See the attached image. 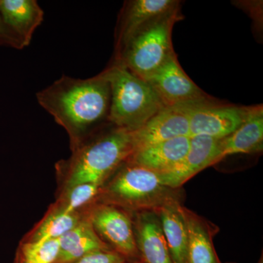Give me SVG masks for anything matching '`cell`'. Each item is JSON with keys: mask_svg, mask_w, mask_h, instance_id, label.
I'll use <instances>...</instances> for the list:
<instances>
[{"mask_svg": "<svg viewBox=\"0 0 263 263\" xmlns=\"http://www.w3.org/2000/svg\"><path fill=\"white\" fill-rule=\"evenodd\" d=\"M36 98L67 132L71 150L110 124V87L103 71L86 79L63 75L38 91Z\"/></svg>", "mask_w": 263, "mask_h": 263, "instance_id": "6da1fadb", "label": "cell"}, {"mask_svg": "<svg viewBox=\"0 0 263 263\" xmlns=\"http://www.w3.org/2000/svg\"><path fill=\"white\" fill-rule=\"evenodd\" d=\"M133 152L131 132L111 125L72 149L68 159L57 164L61 189L93 183L102 186Z\"/></svg>", "mask_w": 263, "mask_h": 263, "instance_id": "7a4b0ae2", "label": "cell"}, {"mask_svg": "<svg viewBox=\"0 0 263 263\" xmlns=\"http://www.w3.org/2000/svg\"><path fill=\"white\" fill-rule=\"evenodd\" d=\"M178 191L164 186L157 173L127 160L100 187L97 201L132 214L157 211L169 200L179 199Z\"/></svg>", "mask_w": 263, "mask_h": 263, "instance_id": "3957f363", "label": "cell"}, {"mask_svg": "<svg viewBox=\"0 0 263 263\" xmlns=\"http://www.w3.org/2000/svg\"><path fill=\"white\" fill-rule=\"evenodd\" d=\"M110 87L108 121L114 127L135 132L164 107L146 81L114 60L103 71Z\"/></svg>", "mask_w": 263, "mask_h": 263, "instance_id": "277c9868", "label": "cell"}, {"mask_svg": "<svg viewBox=\"0 0 263 263\" xmlns=\"http://www.w3.org/2000/svg\"><path fill=\"white\" fill-rule=\"evenodd\" d=\"M180 19L178 10L142 27L129 38L114 60L145 80L174 53L172 31Z\"/></svg>", "mask_w": 263, "mask_h": 263, "instance_id": "5b68a950", "label": "cell"}, {"mask_svg": "<svg viewBox=\"0 0 263 263\" xmlns=\"http://www.w3.org/2000/svg\"><path fill=\"white\" fill-rule=\"evenodd\" d=\"M87 216L98 236L127 260L140 259L132 214L121 208L96 201Z\"/></svg>", "mask_w": 263, "mask_h": 263, "instance_id": "8992f818", "label": "cell"}, {"mask_svg": "<svg viewBox=\"0 0 263 263\" xmlns=\"http://www.w3.org/2000/svg\"><path fill=\"white\" fill-rule=\"evenodd\" d=\"M144 81L150 85L164 106L211 99L186 75L175 52Z\"/></svg>", "mask_w": 263, "mask_h": 263, "instance_id": "52a82bcc", "label": "cell"}, {"mask_svg": "<svg viewBox=\"0 0 263 263\" xmlns=\"http://www.w3.org/2000/svg\"><path fill=\"white\" fill-rule=\"evenodd\" d=\"M250 107L215 103L211 99L197 102L190 121V138L208 136L222 139L240 127Z\"/></svg>", "mask_w": 263, "mask_h": 263, "instance_id": "ba28073f", "label": "cell"}, {"mask_svg": "<svg viewBox=\"0 0 263 263\" xmlns=\"http://www.w3.org/2000/svg\"><path fill=\"white\" fill-rule=\"evenodd\" d=\"M196 103L164 106L143 127L131 132L133 152L167 140L190 137V117Z\"/></svg>", "mask_w": 263, "mask_h": 263, "instance_id": "9c48e42d", "label": "cell"}, {"mask_svg": "<svg viewBox=\"0 0 263 263\" xmlns=\"http://www.w3.org/2000/svg\"><path fill=\"white\" fill-rule=\"evenodd\" d=\"M219 141L208 136L191 137L190 148L182 161L174 169L159 174L162 183L173 190H179L200 171L219 162Z\"/></svg>", "mask_w": 263, "mask_h": 263, "instance_id": "30bf717a", "label": "cell"}, {"mask_svg": "<svg viewBox=\"0 0 263 263\" xmlns=\"http://www.w3.org/2000/svg\"><path fill=\"white\" fill-rule=\"evenodd\" d=\"M177 0H133L124 4L116 37V56L129 38L142 27L179 10Z\"/></svg>", "mask_w": 263, "mask_h": 263, "instance_id": "8fae6325", "label": "cell"}, {"mask_svg": "<svg viewBox=\"0 0 263 263\" xmlns=\"http://www.w3.org/2000/svg\"><path fill=\"white\" fill-rule=\"evenodd\" d=\"M140 260L144 263H173L160 218L155 211L132 214Z\"/></svg>", "mask_w": 263, "mask_h": 263, "instance_id": "7c38bea8", "label": "cell"}, {"mask_svg": "<svg viewBox=\"0 0 263 263\" xmlns=\"http://www.w3.org/2000/svg\"><path fill=\"white\" fill-rule=\"evenodd\" d=\"M190 137H179L135 151L127 161L163 174L174 169L187 153Z\"/></svg>", "mask_w": 263, "mask_h": 263, "instance_id": "4fadbf2b", "label": "cell"}, {"mask_svg": "<svg viewBox=\"0 0 263 263\" xmlns=\"http://www.w3.org/2000/svg\"><path fill=\"white\" fill-rule=\"evenodd\" d=\"M263 149L262 105L250 107L238 129L219 141V160L236 154H254Z\"/></svg>", "mask_w": 263, "mask_h": 263, "instance_id": "5bb4252c", "label": "cell"}, {"mask_svg": "<svg viewBox=\"0 0 263 263\" xmlns=\"http://www.w3.org/2000/svg\"><path fill=\"white\" fill-rule=\"evenodd\" d=\"M88 209V208H87ZM60 249L54 263H69L98 251L112 250L93 228L86 215L73 228L59 238Z\"/></svg>", "mask_w": 263, "mask_h": 263, "instance_id": "9a60e30c", "label": "cell"}, {"mask_svg": "<svg viewBox=\"0 0 263 263\" xmlns=\"http://www.w3.org/2000/svg\"><path fill=\"white\" fill-rule=\"evenodd\" d=\"M0 17L27 47L43 22L44 12L35 0H0Z\"/></svg>", "mask_w": 263, "mask_h": 263, "instance_id": "2e32d148", "label": "cell"}, {"mask_svg": "<svg viewBox=\"0 0 263 263\" xmlns=\"http://www.w3.org/2000/svg\"><path fill=\"white\" fill-rule=\"evenodd\" d=\"M188 231L186 263H221L214 247L215 230L206 219L181 206Z\"/></svg>", "mask_w": 263, "mask_h": 263, "instance_id": "e0dca14e", "label": "cell"}, {"mask_svg": "<svg viewBox=\"0 0 263 263\" xmlns=\"http://www.w3.org/2000/svg\"><path fill=\"white\" fill-rule=\"evenodd\" d=\"M179 199H173L155 211L160 218L173 263H186L187 261V227Z\"/></svg>", "mask_w": 263, "mask_h": 263, "instance_id": "ac0fdd59", "label": "cell"}, {"mask_svg": "<svg viewBox=\"0 0 263 263\" xmlns=\"http://www.w3.org/2000/svg\"><path fill=\"white\" fill-rule=\"evenodd\" d=\"M86 209L84 212L67 214L48 209L43 219L21 241L39 243L48 240L59 239L79 223L86 215Z\"/></svg>", "mask_w": 263, "mask_h": 263, "instance_id": "d6986e66", "label": "cell"}, {"mask_svg": "<svg viewBox=\"0 0 263 263\" xmlns=\"http://www.w3.org/2000/svg\"><path fill=\"white\" fill-rule=\"evenodd\" d=\"M100 187L93 183H82L60 192V196L48 209L56 212L75 213L84 212L98 200Z\"/></svg>", "mask_w": 263, "mask_h": 263, "instance_id": "ffe728a7", "label": "cell"}, {"mask_svg": "<svg viewBox=\"0 0 263 263\" xmlns=\"http://www.w3.org/2000/svg\"><path fill=\"white\" fill-rule=\"evenodd\" d=\"M60 249L59 239L39 243L20 241L13 263H54Z\"/></svg>", "mask_w": 263, "mask_h": 263, "instance_id": "44dd1931", "label": "cell"}, {"mask_svg": "<svg viewBox=\"0 0 263 263\" xmlns=\"http://www.w3.org/2000/svg\"><path fill=\"white\" fill-rule=\"evenodd\" d=\"M127 259L114 250L98 251L69 263H124Z\"/></svg>", "mask_w": 263, "mask_h": 263, "instance_id": "7402d4cb", "label": "cell"}, {"mask_svg": "<svg viewBox=\"0 0 263 263\" xmlns=\"http://www.w3.org/2000/svg\"><path fill=\"white\" fill-rule=\"evenodd\" d=\"M0 45L22 49L26 47L23 41L4 23L0 17Z\"/></svg>", "mask_w": 263, "mask_h": 263, "instance_id": "603a6c76", "label": "cell"}, {"mask_svg": "<svg viewBox=\"0 0 263 263\" xmlns=\"http://www.w3.org/2000/svg\"><path fill=\"white\" fill-rule=\"evenodd\" d=\"M124 263H144L142 262L140 259H136V260H127Z\"/></svg>", "mask_w": 263, "mask_h": 263, "instance_id": "cb8c5ba5", "label": "cell"}, {"mask_svg": "<svg viewBox=\"0 0 263 263\" xmlns=\"http://www.w3.org/2000/svg\"><path fill=\"white\" fill-rule=\"evenodd\" d=\"M257 263H263V254H262H262H261L260 257H259L258 262H257Z\"/></svg>", "mask_w": 263, "mask_h": 263, "instance_id": "d4e9b609", "label": "cell"}, {"mask_svg": "<svg viewBox=\"0 0 263 263\" xmlns=\"http://www.w3.org/2000/svg\"><path fill=\"white\" fill-rule=\"evenodd\" d=\"M228 263H235V262H228Z\"/></svg>", "mask_w": 263, "mask_h": 263, "instance_id": "484cf974", "label": "cell"}]
</instances>
